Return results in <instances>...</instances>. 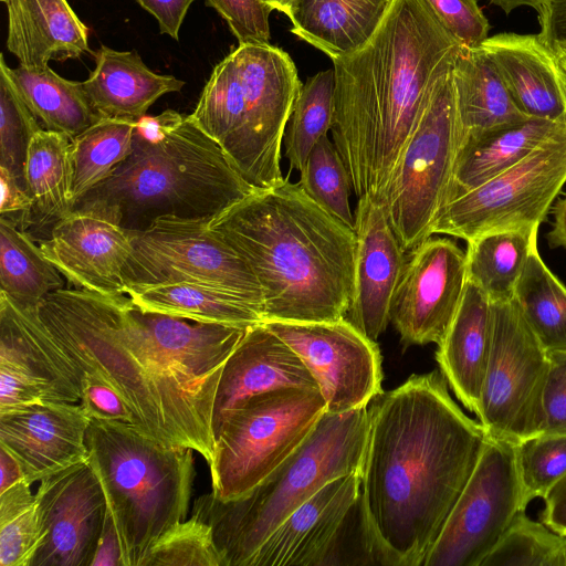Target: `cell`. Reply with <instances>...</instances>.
<instances>
[{"instance_id": "cell-1", "label": "cell", "mask_w": 566, "mask_h": 566, "mask_svg": "<svg viewBox=\"0 0 566 566\" xmlns=\"http://www.w3.org/2000/svg\"><path fill=\"white\" fill-rule=\"evenodd\" d=\"M36 312L78 378L88 374L111 385L137 430L211 462L219 379L249 327L147 312L126 294L75 287L49 294Z\"/></svg>"}, {"instance_id": "cell-2", "label": "cell", "mask_w": 566, "mask_h": 566, "mask_svg": "<svg viewBox=\"0 0 566 566\" xmlns=\"http://www.w3.org/2000/svg\"><path fill=\"white\" fill-rule=\"evenodd\" d=\"M360 469L364 522L378 565L422 566L486 443L442 374L412 375L368 405Z\"/></svg>"}, {"instance_id": "cell-3", "label": "cell", "mask_w": 566, "mask_h": 566, "mask_svg": "<svg viewBox=\"0 0 566 566\" xmlns=\"http://www.w3.org/2000/svg\"><path fill=\"white\" fill-rule=\"evenodd\" d=\"M427 0H390L356 52L333 61V142L357 199L380 202L437 82L461 50Z\"/></svg>"}, {"instance_id": "cell-4", "label": "cell", "mask_w": 566, "mask_h": 566, "mask_svg": "<svg viewBox=\"0 0 566 566\" xmlns=\"http://www.w3.org/2000/svg\"><path fill=\"white\" fill-rule=\"evenodd\" d=\"M249 265L264 322H328L354 294L356 233L284 178L256 189L209 222Z\"/></svg>"}, {"instance_id": "cell-5", "label": "cell", "mask_w": 566, "mask_h": 566, "mask_svg": "<svg viewBox=\"0 0 566 566\" xmlns=\"http://www.w3.org/2000/svg\"><path fill=\"white\" fill-rule=\"evenodd\" d=\"M254 190L190 115L167 109L137 120L132 154L74 208H101L139 231L168 216L211 221Z\"/></svg>"}, {"instance_id": "cell-6", "label": "cell", "mask_w": 566, "mask_h": 566, "mask_svg": "<svg viewBox=\"0 0 566 566\" xmlns=\"http://www.w3.org/2000/svg\"><path fill=\"white\" fill-rule=\"evenodd\" d=\"M368 406L325 412L304 442L245 495L199 496L191 515L210 525L222 566H245L269 535L329 481L360 472Z\"/></svg>"}, {"instance_id": "cell-7", "label": "cell", "mask_w": 566, "mask_h": 566, "mask_svg": "<svg viewBox=\"0 0 566 566\" xmlns=\"http://www.w3.org/2000/svg\"><path fill=\"white\" fill-rule=\"evenodd\" d=\"M86 446L124 566H142L159 537L187 516L193 450L158 442L127 422L99 419H91Z\"/></svg>"}, {"instance_id": "cell-8", "label": "cell", "mask_w": 566, "mask_h": 566, "mask_svg": "<svg viewBox=\"0 0 566 566\" xmlns=\"http://www.w3.org/2000/svg\"><path fill=\"white\" fill-rule=\"evenodd\" d=\"M325 412L319 389L282 388L250 398L216 436L208 464L213 495L222 501L245 495L304 442Z\"/></svg>"}, {"instance_id": "cell-9", "label": "cell", "mask_w": 566, "mask_h": 566, "mask_svg": "<svg viewBox=\"0 0 566 566\" xmlns=\"http://www.w3.org/2000/svg\"><path fill=\"white\" fill-rule=\"evenodd\" d=\"M458 146L451 69L434 85L379 202L406 252L432 235L433 221L452 179Z\"/></svg>"}, {"instance_id": "cell-10", "label": "cell", "mask_w": 566, "mask_h": 566, "mask_svg": "<svg viewBox=\"0 0 566 566\" xmlns=\"http://www.w3.org/2000/svg\"><path fill=\"white\" fill-rule=\"evenodd\" d=\"M549 357L515 298L491 302V347L478 418L486 437L517 444L544 431Z\"/></svg>"}, {"instance_id": "cell-11", "label": "cell", "mask_w": 566, "mask_h": 566, "mask_svg": "<svg viewBox=\"0 0 566 566\" xmlns=\"http://www.w3.org/2000/svg\"><path fill=\"white\" fill-rule=\"evenodd\" d=\"M209 222L168 216L144 230L132 231L133 249L123 275L126 290L198 283L239 295L264 316L263 294L255 275Z\"/></svg>"}, {"instance_id": "cell-12", "label": "cell", "mask_w": 566, "mask_h": 566, "mask_svg": "<svg viewBox=\"0 0 566 566\" xmlns=\"http://www.w3.org/2000/svg\"><path fill=\"white\" fill-rule=\"evenodd\" d=\"M566 184V133L483 185L444 203L432 234L470 241L481 234L534 228L545 220Z\"/></svg>"}, {"instance_id": "cell-13", "label": "cell", "mask_w": 566, "mask_h": 566, "mask_svg": "<svg viewBox=\"0 0 566 566\" xmlns=\"http://www.w3.org/2000/svg\"><path fill=\"white\" fill-rule=\"evenodd\" d=\"M377 564L367 535L360 472L336 478L293 511L245 566Z\"/></svg>"}, {"instance_id": "cell-14", "label": "cell", "mask_w": 566, "mask_h": 566, "mask_svg": "<svg viewBox=\"0 0 566 566\" xmlns=\"http://www.w3.org/2000/svg\"><path fill=\"white\" fill-rule=\"evenodd\" d=\"M526 505L516 444L488 438L482 454L422 566H482Z\"/></svg>"}, {"instance_id": "cell-15", "label": "cell", "mask_w": 566, "mask_h": 566, "mask_svg": "<svg viewBox=\"0 0 566 566\" xmlns=\"http://www.w3.org/2000/svg\"><path fill=\"white\" fill-rule=\"evenodd\" d=\"M232 53L244 96V129L237 169L253 188L268 189L284 179L281 148L302 83L289 53L270 42L239 43Z\"/></svg>"}, {"instance_id": "cell-16", "label": "cell", "mask_w": 566, "mask_h": 566, "mask_svg": "<svg viewBox=\"0 0 566 566\" xmlns=\"http://www.w3.org/2000/svg\"><path fill=\"white\" fill-rule=\"evenodd\" d=\"M301 358L314 377L326 411L344 413L367 407L381 389L377 345L346 317L328 322H263Z\"/></svg>"}, {"instance_id": "cell-17", "label": "cell", "mask_w": 566, "mask_h": 566, "mask_svg": "<svg viewBox=\"0 0 566 566\" xmlns=\"http://www.w3.org/2000/svg\"><path fill=\"white\" fill-rule=\"evenodd\" d=\"M467 256L448 238H428L407 255L390 307V323L405 347L439 345L463 297Z\"/></svg>"}, {"instance_id": "cell-18", "label": "cell", "mask_w": 566, "mask_h": 566, "mask_svg": "<svg viewBox=\"0 0 566 566\" xmlns=\"http://www.w3.org/2000/svg\"><path fill=\"white\" fill-rule=\"evenodd\" d=\"M35 499L45 537L31 566H91L107 505L88 460L42 479Z\"/></svg>"}, {"instance_id": "cell-19", "label": "cell", "mask_w": 566, "mask_h": 566, "mask_svg": "<svg viewBox=\"0 0 566 566\" xmlns=\"http://www.w3.org/2000/svg\"><path fill=\"white\" fill-rule=\"evenodd\" d=\"M132 231L97 207L74 208L39 240L45 258L75 289L124 295V269L133 249Z\"/></svg>"}, {"instance_id": "cell-20", "label": "cell", "mask_w": 566, "mask_h": 566, "mask_svg": "<svg viewBox=\"0 0 566 566\" xmlns=\"http://www.w3.org/2000/svg\"><path fill=\"white\" fill-rule=\"evenodd\" d=\"M91 418L82 406L43 401L0 412V448L30 484L87 460Z\"/></svg>"}, {"instance_id": "cell-21", "label": "cell", "mask_w": 566, "mask_h": 566, "mask_svg": "<svg viewBox=\"0 0 566 566\" xmlns=\"http://www.w3.org/2000/svg\"><path fill=\"white\" fill-rule=\"evenodd\" d=\"M354 294L346 318L377 342L390 323L395 291L407 261L379 202L357 199Z\"/></svg>"}, {"instance_id": "cell-22", "label": "cell", "mask_w": 566, "mask_h": 566, "mask_svg": "<svg viewBox=\"0 0 566 566\" xmlns=\"http://www.w3.org/2000/svg\"><path fill=\"white\" fill-rule=\"evenodd\" d=\"M282 388L318 389L297 354L264 323L248 328L219 379L213 431L250 398Z\"/></svg>"}, {"instance_id": "cell-23", "label": "cell", "mask_w": 566, "mask_h": 566, "mask_svg": "<svg viewBox=\"0 0 566 566\" xmlns=\"http://www.w3.org/2000/svg\"><path fill=\"white\" fill-rule=\"evenodd\" d=\"M481 48L522 113L566 122V73L538 34L499 33Z\"/></svg>"}, {"instance_id": "cell-24", "label": "cell", "mask_w": 566, "mask_h": 566, "mask_svg": "<svg viewBox=\"0 0 566 566\" xmlns=\"http://www.w3.org/2000/svg\"><path fill=\"white\" fill-rule=\"evenodd\" d=\"M185 82L151 71L136 51H117L102 45L95 67L82 82L96 116L137 122L163 95L179 92Z\"/></svg>"}, {"instance_id": "cell-25", "label": "cell", "mask_w": 566, "mask_h": 566, "mask_svg": "<svg viewBox=\"0 0 566 566\" xmlns=\"http://www.w3.org/2000/svg\"><path fill=\"white\" fill-rule=\"evenodd\" d=\"M8 12V50L25 66L90 52L88 29L66 0H1Z\"/></svg>"}, {"instance_id": "cell-26", "label": "cell", "mask_w": 566, "mask_h": 566, "mask_svg": "<svg viewBox=\"0 0 566 566\" xmlns=\"http://www.w3.org/2000/svg\"><path fill=\"white\" fill-rule=\"evenodd\" d=\"M491 347V301L468 280L458 312L438 345L440 373L461 403L478 415Z\"/></svg>"}, {"instance_id": "cell-27", "label": "cell", "mask_w": 566, "mask_h": 566, "mask_svg": "<svg viewBox=\"0 0 566 566\" xmlns=\"http://www.w3.org/2000/svg\"><path fill=\"white\" fill-rule=\"evenodd\" d=\"M564 133L566 122L527 118L462 144L458 148L444 203L510 169Z\"/></svg>"}, {"instance_id": "cell-28", "label": "cell", "mask_w": 566, "mask_h": 566, "mask_svg": "<svg viewBox=\"0 0 566 566\" xmlns=\"http://www.w3.org/2000/svg\"><path fill=\"white\" fill-rule=\"evenodd\" d=\"M459 146L527 118L483 49L462 46L452 66ZM458 146V148H459Z\"/></svg>"}, {"instance_id": "cell-29", "label": "cell", "mask_w": 566, "mask_h": 566, "mask_svg": "<svg viewBox=\"0 0 566 566\" xmlns=\"http://www.w3.org/2000/svg\"><path fill=\"white\" fill-rule=\"evenodd\" d=\"M390 0H296L291 32L332 61L359 50L377 30Z\"/></svg>"}, {"instance_id": "cell-30", "label": "cell", "mask_w": 566, "mask_h": 566, "mask_svg": "<svg viewBox=\"0 0 566 566\" xmlns=\"http://www.w3.org/2000/svg\"><path fill=\"white\" fill-rule=\"evenodd\" d=\"M24 180L33 201L29 234L35 231L48 237L53 226L74 209L72 138L39 129L28 148Z\"/></svg>"}, {"instance_id": "cell-31", "label": "cell", "mask_w": 566, "mask_h": 566, "mask_svg": "<svg viewBox=\"0 0 566 566\" xmlns=\"http://www.w3.org/2000/svg\"><path fill=\"white\" fill-rule=\"evenodd\" d=\"M126 295L143 311L198 323L251 327L264 322L262 311L247 300L198 283L130 286Z\"/></svg>"}, {"instance_id": "cell-32", "label": "cell", "mask_w": 566, "mask_h": 566, "mask_svg": "<svg viewBox=\"0 0 566 566\" xmlns=\"http://www.w3.org/2000/svg\"><path fill=\"white\" fill-rule=\"evenodd\" d=\"M2 64L20 96L43 129L74 138L99 118L92 109L82 82L66 80L49 65L9 67Z\"/></svg>"}, {"instance_id": "cell-33", "label": "cell", "mask_w": 566, "mask_h": 566, "mask_svg": "<svg viewBox=\"0 0 566 566\" xmlns=\"http://www.w3.org/2000/svg\"><path fill=\"white\" fill-rule=\"evenodd\" d=\"M538 228L493 231L467 242L468 280L491 302L514 298L528 256L537 247Z\"/></svg>"}, {"instance_id": "cell-34", "label": "cell", "mask_w": 566, "mask_h": 566, "mask_svg": "<svg viewBox=\"0 0 566 566\" xmlns=\"http://www.w3.org/2000/svg\"><path fill=\"white\" fill-rule=\"evenodd\" d=\"M61 272L45 258L34 238L0 220V292L24 307L38 305L64 287Z\"/></svg>"}, {"instance_id": "cell-35", "label": "cell", "mask_w": 566, "mask_h": 566, "mask_svg": "<svg viewBox=\"0 0 566 566\" xmlns=\"http://www.w3.org/2000/svg\"><path fill=\"white\" fill-rule=\"evenodd\" d=\"M190 117L223 148L237 167L244 129V96L232 52L214 66Z\"/></svg>"}, {"instance_id": "cell-36", "label": "cell", "mask_w": 566, "mask_h": 566, "mask_svg": "<svg viewBox=\"0 0 566 566\" xmlns=\"http://www.w3.org/2000/svg\"><path fill=\"white\" fill-rule=\"evenodd\" d=\"M514 298L546 352H566V286L545 265L537 247L528 256Z\"/></svg>"}, {"instance_id": "cell-37", "label": "cell", "mask_w": 566, "mask_h": 566, "mask_svg": "<svg viewBox=\"0 0 566 566\" xmlns=\"http://www.w3.org/2000/svg\"><path fill=\"white\" fill-rule=\"evenodd\" d=\"M136 123L101 118L72 139L74 206L132 154Z\"/></svg>"}, {"instance_id": "cell-38", "label": "cell", "mask_w": 566, "mask_h": 566, "mask_svg": "<svg viewBox=\"0 0 566 566\" xmlns=\"http://www.w3.org/2000/svg\"><path fill=\"white\" fill-rule=\"evenodd\" d=\"M334 95V69L316 73L302 85L283 137L291 168L300 171L316 143L331 130Z\"/></svg>"}, {"instance_id": "cell-39", "label": "cell", "mask_w": 566, "mask_h": 566, "mask_svg": "<svg viewBox=\"0 0 566 566\" xmlns=\"http://www.w3.org/2000/svg\"><path fill=\"white\" fill-rule=\"evenodd\" d=\"M44 537L31 484L23 480L0 492V565L31 566Z\"/></svg>"}, {"instance_id": "cell-40", "label": "cell", "mask_w": 566, "mask_h": 566, "mask_svg": "<svg viewBox=\"0 0 566 566\" xmlns=\"http://www.w3.org/2000/svg\"><path fill=\"white\" fill-rule=\"evenodd\" d=\"M482 566H566V534L521 512Z\"/></svg>"}, {"instance_id": "cell-41", "label": "cell", "mask_w": 566, "mask_h": 566, "mask_svg": "<svg viewBox=\"0 0 566 566\" xmlns=\"http://www.w3.org/2000/svg\"><path fill=\"white\" fill-rule=\"evenodd\" d=\"M300 172L303 190L324 210L355 230L348 172L334 142L327 135L316 143Z\"/></svg>"}, {"instance_id": "cell-42", "label": "cell", "mask_w": 566, "mask_h": 566, "mask_svg": "<svg viewBox=\"0 0 566 566\" xmlns=\"http://www.w3.org/2000/svg\"><path fill=\"white\" fill-rule=\"evenodd\" d=\"M41 128L0 64V167L23 186L28 148L33 135Z\"/></svg>"}, {"instance_id": "cell-43", "label": "cell", "mask_w": 566, "mask_h": 566, "mask_svg": "<svg viewBox=\"0 0 566 566\" xmlns=\"http://www.w3.org/2000/svg\"><path fill=\"white\" fill-rule=\"evenodd\" d=\"M523 502L545 497L566 474V434L542 433L516 444Z\"/></svg>"}, {"instance_id": "cell-44", "label": "cell", "mask_w": 566, "mask_h": 566, "mask_svg": "<svg viewBox=\"0 0 566 566\" xmlns=\"http://www.w3.org/2000/svg\"><path fill=\"white\" fill-rule=\"evenodd\" d=\"M142 566H222L209 524L190 516L165 532Z\"/></svg>"}, {"instance_id": "cell-45", "label": "cell", "mask_w": 566, "mask_h": 566, "mask_svg": "<svg viewBox=\"0 0 566 566\" xmlns=\"http://www.w3.org/2000/svg\"><path fill=\"white\" fill-rule=\"evenodd\" d=\"M228 23L239 43H269L271 39L270 13L263 0H206Z\"/></svg>"}, {"instance_id": "cell-46", "label": "cell", "mask_w": 566, "mask_h": 566, "mask_svg": "<svg viewBox=\"0 0 566 566\" xmlns=\"http://www.w3.org/2000/svg\"><path fill=\"white\" fill-rule=\"evenodd\" d=\"M427 1L462 46L478 48L489 38V21L476 0Z\"/></svg>"}, {"instance_id": "cell-47", "label": "cell", "mask_w": 566, "mask_h": 566, "mask_svg": "<svg viewBox=\"0 0 566 566\" xmlns=\"http://www.w3.org/2000/svg\"><path fill=\"white\" fill-rule=\"evenodd\" d=\"M80 405L91 419L122 421L133 424V417L119 394L102 378L82 374Z\"/></svg>"}, {"instance_id": "cell-48", "label": "cell", "mask_w": 566, "mask_h": 566, "mask_svg": "<svg viewBox=\"0 0 566 566\" xmlns=\"http://www.w3.org/2000/svg\"><path fill=\"white\" fill-rule=\"evenodd\" d=\"M548 357L543 433L566 434V352L548 353Z\"/></svg>"}, {"instance_id": "cell-49", "label": "cell", "mask_w": 566, "mask_h": 566, "mask_svg": "<svg viewBox=\"0 0 566 566\" xmlns=\"http://www.w3.org/2000/svg\"><path fill=\"white\" fill-rule=\"evenodd\" d=\"M0 220L29 233L32 227L33 201L27 187L3 167H0Z\"/></svg>"}, {"instance_id": "cell-50", "label": "cell", "mask_w": 566, "mask_h": 566, "mask_svg": "<svg viewBox=\"0 0 566 566\" xmlns=\"http://www.w3.org/2000/svg\"><path fill=\"white\" fill-rule=\"evenodd\" d=\"M158 22L159 32L178 40L189 7L196 0H135Z\"/></svg>"}, {"instance_id": "cell-51", "label": "cell", "mask_w": 566, "mask_h": 566, "mask_svg": "<svg viewBox=\"0 0 566 566\" xmlns=\"http://www.w3.org/2000/svg\"><path fill=\"white\" fill-rule=\"evenodd\" d=\"M537 13L539 38L552 50L566 45V0H546Z\"/></svg>"}, {"instance_id": "cell-52", "label": "cell", "mask_w": 566, "mask_h": 566, "mask_svg": "<svg viewBox=\"0 0 566 566\" xmlns=\"http://www.w3.org/2000/svg\"><path fill=\"white\" fill-rule=\"evenodd\" d=\"M91 566H124L119 537L107 510L98 546Z\"/></svg>"}, {"instance_id": "cell-53", "label": "cell", "mask_w": 566, "mask_h": 566, "mask_svg": "<svg viewBox=\"0 0 566 566\" xmlns=\"http://www.w3.org/2000/svg\"><path fill=\"white\" fill-rule=\"evenodd\" d=\"M542 522L559 534H566V474L544 497Z\"/></svg>"}, {"instance_id": "cell-54", "label": "cell", "mask_w": 566, "mask_h": 566, "mask_svg": "<svg viewBox=\"0 0 566 566\" xmlns=\"http://www.w3.org/2000/svg\"><path fill=\"white\" fill-rule=\"evenodd\" d=\"M0 492H3L14 484L25 480L18 461L2 448H0Z\"/></svg>"}, {"instance_id": "cell-55", "label": "cell", "mask_w": 566, "mask_h": 566, "mask_svg": "<svg viewBox=\"0 0 566 566\" xmlns=\"http://www.w3.org/2000/svg\"><path fill=\"white\" fill-rule=\"evenodd\" d=\"M554 222L547 233V240L552 248L566 249V195L557 201L553 210Z\"/></svg>"}, {"instance_id": "cell-56", "label": "cell", "mask_w": 566, "mask_h": 566, "mask_svg": "<svg viewBox=\"0 0 566 566\" xmlns=\"http://www.w3.org/2000/svg\"><path fill=\"white\" fill-rule=\"evenodd\" d=\"M492 4L502 9L509 14L514 9L520 7H531L534 10H538L546 0H489Z\"/></svg>"}, {"instance_id": "cell-57", "label": "cell", "mask_w": 566, "mask_h": 566, "mask_svg": "<svg viewBox=\"0 0 566 566\" xmlns=\"http://www.w3.org/2000/svg\"><path fill=\"white\" fill-rule=\"evenodd\" d=\"M272 10L289 14L296 0H263Z\"/></svg>"}, {"instance_id": "cell-58", "label": "cell", "mask_w": 566, "mask_h": 566, "mask_svg": "<svg viewBox=\"0 0 566 566\" xmlns=\"http://www.w3.org/2000/svg\"><path fill=\"white\" fill-rule=\"evenodd\" d=\"M553 51L556 53L558 61L566 73V45L558 46Z\"/></svg>"}]
</instances>
